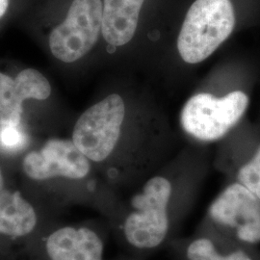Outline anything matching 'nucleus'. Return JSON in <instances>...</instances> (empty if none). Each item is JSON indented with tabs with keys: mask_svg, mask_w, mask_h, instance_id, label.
Returning a JSON list of instances; mask_svg holds the SVG:
<instances>
[{
	"mask_svg": "<svg viewBox=\"0 0 260 260\" xmlns=\"http://www.w3.org/2000/svg\"><path fill=\"white\" fill-rule=\"evenodd\" d=\"M186 253L188 260H253L243 251L222 254L216 250L213 242L207 238H198L191 242Z\"/></svg>",
	"mask_w": 260,
	"mask_h": 260,
	"instance_id": "12",
	"label": "nucleus"
},
{
	"mask_svg": "<svg viewBox=\"0 0 260 260\" xmlns=\"http://www.w3.org/2000/svg\"><path fill=\"white\" fill-rule=\"evenodd\" d=\"M11 2L12 0H0V21L8 15L11 8Z\"/></svg>",
	"mask_w": 260,
	"mask_h": 260,
	"instance_id": "16",
	"label": "nucleus"
},
{
	"mask_svg": "<svg viewBox=\"0 0 260 260\" xmlns=\"http://www.w3.org/2000/svg\"><path fill=\"white\" fill-rule=\"evenodd\" d=\"M14 84V78L0 72V103L3 101L5 94Z\"/></svg>",
	"mask_w": 260,
	"mask_h": 260,
	"instance_id": "15",
	"label": "nucleus"
},
{
	"mask_svg": "<svg viewBox=\"0 0 260 260\" xmlns=\"http://www.w3.org/2000/svg\"><path fill=\"white\" fill-rule=\"evenodd\" d=\"M234 25L231 0H196L177 38L179 55L189 64L204 61L231 36Z\"/></svg>",
	"mask_w": 260,
	"mask_h": 260,
	"instance_id": "1",
	"label": "nucleus"
},
{
	"mask_svg": "<svg viewBox=\"0 0 260 260\" xmlns=\"http://www.w3.org/2000/svg\"><path fill=\"white\" fill-rule=\"evenodd\" d=\"M26 137L18 126H0V148L16 151L23 148Z\"/></svg>",
	"mask_w": 260,
	"mask_h": 260,
	"instance_id": "14",
	"label": "nucleus"
},
{
	"mask_svg": "<svg viewBox=\"0 0 260 260\" xmlns=\"http://www.w3.org/2000/svg\"><path fill=\"white\" fill-rule=\"evenodd\" d=\"M145 0H103L102 34L107 44L121 47L129 43L138 26Z\"/></svg>",
	"mask_w": 260,
	"mask_h": 260,
	"instance_id": "10",
	"label": "nucleus"
},
{
	"mask_svg": "<svg viewBox=\"0 0 260 260\" xmlns=\"http://www.w3.org/2000/svg\"><path fill=\"white\" fill-rule=\"evenodd\" d=\"M51 93L47 77L34 69L23 70L14 79V84L0 103V126H18L27 100L45 101Z\"/></svg>",
	"mask_w": 260,
	"mask_h": 260,
	"instance_id": "8",
	"label": "nucleus"
},
{
	"mask_svg": "<svg viewBox=\"0 0 260 260\" xmlns=\"http://www.w3.org/2000/svg\"><path fill=\"white\" fill-rule=\"evenodd\" d=\"M37 223L34 208L19 192L0 191V233L13 237L31 233Z\"/></svg>",
	"mask_w": 260,
	"mask_h": 260,
	"instance_id": "11",
	"label": "nucleus"
},
{
	"mask_svg": "<svg viewBox=\"0 0 260 260\" xmlns=\"http://www.w3.org/2000/svg\"><path fill=\"white\" fill-rule=\"evenodd\" d=\"M172 192L167 178L154 177L132 198V211L123 223L124 236L131 246L151 250L165 240L170 226L168 207Z\"/></svg>",
	"mask_w": 260,
	"mask_h": 260,
	"instance_id": "2",
	"label": "nucleus"
},
{
	"mask_svg": "<svg viewBox=\"0 0 260 260\" xmlns=\"http://www.w3.org/2000/svg\"><path fill=\"white\" fill-rule=\"evenodd\" d=\"M125 106L121 95L113 93L87 109L75 123L73 142L93 162L109 157L121 136Z\"/></svg>",
	"mask_w": 260,
	"mask_h": 260,
	"instance_id": "5",
	"label": "nucleus"
},
{
	"mask_svg": "<svg viewBox=\"0 0 260 260\" xmlns=\"http://www.w3.org/2000/svg\"><path fill=\"white\" fill-rule=\"evenodd\" d=\"M103 0H71L65 15L50 31L52 55L74 63L89 53L102 34Z\"/></svg>",
	"mask_w": 260,
	"mask_h": 260,
	"instance_id": "3",
	"label": "nucleus"
},
{
	"mask_svg": "<svg viewBox=\"0 0 260 260\" xmlns=\"http://www.w3.org/2000/svg\"><path fill=\"white\" fill-rule=\"evenodd\" d=\"M22 169L34 180L58 177L81 179L89 174L91 165L73 140L51 139L40 150L28 153Z\"/></svg>",
	"mask_w": 260,
	"mask_h": 260,
	"instance_id": "7",
	"label": "nucleus"
},
{
	"mask_svg": "<svg viewBox=\"0 0 260 260\" xmlns=\"http://www.w3.org/2000/svg\"><path fill=\"white\" fill-rule=\"evenodd\" d=\"M215 223L232 230L240 241L260 243V200L239 182L228 186L209 207Z\"/></svg>",
	"mask_w": 260,
	"mask_h": 260,
	"instance_id": "6",
	"label": "nucleus"
},
{
	"mask_svg": "<svg viewBox=\"0 0 260 260\" xmlns=\"http://www.w3.org/2000/svg\"><path fill=\"white\" fill-rule=\"evenodd\" d=\"M3 186H4V179H3L2 172H1V169H0V191L3 189Z\"/></svg>",
	"mask_w": 260,
	"mask_h": 260,
	"instance_id": "17",
	"label": "nucleus"
},
{
	"mask_svg": "<svg viewBox=\"0 0 260 260\" xmlns=\"http://www.w3.org/2000/svg\"><path fill=\"white\" fill-rule=\"evenodd\" d=\"M248 105L249 98L241 91H234L223 98L197 93L185 103L180 122L186 133L196 139L216 141L238 123Z\"/></svg>",
	"mask_w": 260,
	"mask_h": 260,
	"instance_id": "4",
	"label": "nucleus"
},
{
	"mask_svg": "<svg viewBox=\"0 0 260 260\" xmlns=\"http://www.w3.org/2000/svg\"><path fill=\"white\" fill-rule=\"evenodd\" d=\"M47 251L51 260H103V243L89 229L68 226L48 237Z\"/></svg>",
	"mask_w": 260,
	"mask_h": 260,
	"instance_id": "9",
	"label": "nucleus"
},
{
	"mask_svg": "<svg viewBox=\"0 0 260 260\" xmlns=\"http://www.w3.org/2000/svg\"><path fill=\"white\" fill-rule=\"evenodd\" d=\"M237 180L260 200V146L253 157L238 171Z\"/></svg>",
	"mask_w": 260,
	"mask_h": 260,
	"instance_id": "13",
	"label": "nucleus"
}]
</instances>
